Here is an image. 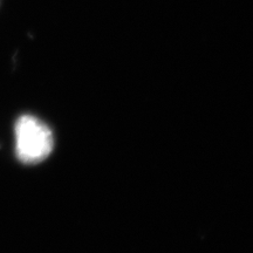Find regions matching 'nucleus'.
Masks as SVG:
<instances>
[{"label": "nucleus", "instance_id": "f257e3e1", "mask_svg": "<svg viewBox=\"0 0 253 253\" xmlns=\"http://www.w3.org/2000/svg\"><path fill=\"white\" fill-rule=\"evenodd\" d=\"M15 155L25 164L46 160L54 147V137L48 126L36 116L23 115L14 126Z\"/></svg>", "mask_w": 253, "mask_h": 253}]
</instances>
